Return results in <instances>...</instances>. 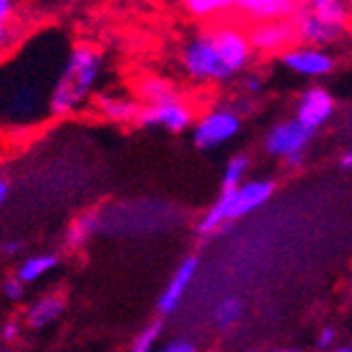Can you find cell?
<instances>
[{"label":"cell","mask_w":352,"mask_h":352,"mask_svg":"<svg viewBox=\"0 0 352 352\" xmlns=\"http://www.w3.org/2000/svg\"><path fill=\"white\" fill-rule=\"evenodd\" d=\"M175 57L182 76L203 89L236 82L255 61L247 23L232 15L201 23L184 38Z\"/></svg>","instance_id":"6da1fadb"},{"label":"cell","mask_w":352,"mask_h":352,"mask_svg":"<svg viewBox=\"0 0 352 352\" xmlns=\"http://www.w3.org/2000/svg\"><path fill=\"white\" fill-rule=\"evenodd\" d=\"M106 55L91 43H74L59 61L49 89L47 112L51 118H66L91 106L106 78Z\"/></svg>","instance_id":"7a4b0ae2"},{"label":"cell","mask_w":352,"mask_h":352,"mask_svg":"<svg viewBox=\"0 0 352 352\" xmlns=\"http://www.w3.org/2000/svg\"><path fill=\"white\" fill-rule=\"evenodd\" d=\"M276 192V182L270 177H255L247 179L236 188H223L217 201L205 211L199 219L197 230L201 236H217L234 221L245 215L262 209Z\"/></svg>","instance_id":"3957f363"},{"label":"cell","mask_w":352,"mask_h":352,"mask_svg":"<svg viewBox=\"0 0 352 352\" xmlns=\"http://www.w3.org/2000/svg\"><path fill=\"white\" fill-rule=\"evenodd\" d=\"M296 43L333 47L352 34V0H331L321 7H300L294 17Z\"/></svg>","instance_id":"277c9868"},{"label":"cell","mask_w":352,"mask_h":352,"mask_svg":"<svg viewBox=\"0 0 352 352\" xmlns=\"http://www.w3.org/2000/svg\"><path fill=\"white\" fill-rule=\"evenodd\" d=\"M243 120L245 116L236 110L234 102L207 106L197 112V118L190 126L192 142L203 152L221 148L239 138Z\"/></svg>","instance_id":"5b68a950"},{"label":"cell","mask_w":352,"mask_h":352,"mask_svg":"<svg viewBox=\"0 0 352 352\" xmlns=\"http://www.w3.org/2000/svg\"><path fill=\"white\" fill-rule=\"evenodd\" d=\"M314 133L296 118H283L274 122L264 133L262 148L268 156L285 163L289 169H298L306 161V150L312 142Z\"/></svg>","instance_id":"8992f818"},{"label":"cell","mask_w":352,"mask_h":352,"mask_svg":"<svg viewBox=\"0 0 352 352\" xmlns=\"http://www.w3.org/2000/svg\"><path fill=\"white\" fill-rule=\"evenodd\" d=\"M43 74H25L21 70H15V76L9 80L13 82L7 93V116L15 122H32L34 118L47 114V100L49 91H43L38 82H43Z\"/></svg>","instance_id":"52a82bcc"},{"label":"cell","mask_w":352,"mask_h":352,"mask_svg":"<svg viewBox=\"0 0 352 352\" xmlns=\"http://www.w3.org/2000/svg\"><path fill=\"white\" fill-rule=\"evenodd\" d=\"M197 112H199L197 106L182 93L177 98L165 102L142 106L138 124L144 126V129H163L169 133H184L195 122Z\"/></svg>","instance_id":"ba28073f"},{"label":"cell","mask_w":352,"mask_h":352,"mask_svg":"<svg viewBox=\"0 0 352 352\" xmlns=\"http://www.w3.org/2000/svg\"><path fill=\"white\" fill-rule=\"evenodd\" d=\"M278 61L287 72L306 80H323L331 76L338 68L336 57L329 49L302 43H296L287 51H283L278 55Z\"/></svg>","instance_id":"9c48e42d"},{"label":"cell","mask_w":352,"mask_h":352,"mask_svg":"<svg viewBox=\"0 0 352 352\" xmlns=\"http://www.w3.org/2000/svg\"><path fill=\"white\" fill-rule=\"evenodd\" d=\"M247 34L255 57H278L296 45L292 19H266L247 25Z\"/></svg>","instance_id":"30bf717a"},{"label":"cell","mask_w":352,"mask_h":352,"mask_svg":"<svg viewBox=\"0 0 352 352\" xmlns=\"http://www.w3.org/2000/svg\"><path fill=\"white\" fill-rule=\"evenodd\" d=\"M336 110H338V102L329 89H325L323 85H308L298 95L294 116L308 131L316 133L331 122V118L336 116Z\"/></svg>","instance_id":"8fae6325"},{"label":"cell","mask_w":352,"mask_h":352,"mask_svg":"<svg viewBox=\"0 0 352 352\" xmlns=\"http://www.w3.org/2000/svg\"><path fill=\"white\" fill-rule=\"evenodd\" d=\"M89 108L104 122L120 124V126L138 124L142 112V104L133 95V91H124V89H102L93 98Z\"/></svg>","instance_id":"7c38bea8"},{"label":"cell","mask_w":352,"mask_h":352,"mask_svg":"<svg viewBox=\"0 0 352 352\" xmlns=\"http://www.w3.org/2000/svg\"><path fill=\"white\" fill-rule=\"evenodd\" d=\"M228 15L243 23H255L266 19H292L300 9L298 0H226Z\"/></svg>","instance_id":"4fadbf2b"},{"label":"cell","mask_w":352,"mask_h":352,"mask_svg":"<svg viewBox=\"0 0 352 352\" xmlns=\"http://www.w3.org/2000/svg\"><path fill=\"white\" fill-rule=\"evenodd\" d=\"M197 272H199V258L197 255H188V258H184L179 262V266L171 274L169 283L165 285L161 298H158V304H156L158 312H161L163 316H169L182 306L186 294L190 292L192 283H195V278H197Z\"/></svg>","instance_id":"5bb4252c"},{"label":"cell","mask_w":352,"mask_h":352,"mask_svg":"<svg viewBox=\"0 0 352 352\" xmlns=\"http://www.w3.org/2000/svg\"><path fill=\"white\" fill-rule=\"evenodd\" d=\"M133 95L140 100L142 106H150V104H158V102H165L171 98H177L182 95V89L163 74H156V72H148L142 74L135 82H133Z\"/></svg>","instance_id":"9a60e30c"},{"label":"cell","mask_w":352,"mask_h":352,"mask_svg":"<svg viewBox=\"0 0 352 352\" xmlns=\"http://www.w3.org/2000/svg\"><path fill=\"white\" fill-rule=\"evenodd\" d=\"M66 310V300L59 294H47L38 298L34 304H30L25 310L23 321L30 329H45L53 325Z\"/></svg>","instance_id":"2e32d148"},{"label":"cell","mask_w":352,"mask_h":352,"mask_svg":"<svg viewBox=\"0 0 352 352\" xmlns=\"http://www.w3.org/2000/svg\"><path fill=\"white\" fill-rule=\"evenodd\" d=\"M32 23H34V19L25 15L17 21L0 25V66L7 63L30 38V34L34 32V25Z\"/></svg>","instance_id":"e0dca14e"},{"label":"cell","mask_w":352,"mask_h":352,"mask_svg":"<svg viewBox=\"0 0 352 352\" xmlns=\"http://www.w3.org/2000/svg\"><path fill=\"white\" fill-rule=\"evenodd\" d=\"M175 3L192 21H197L199 25L228 15L226 0H175Z\"/></svg>","instance_id":"ac0fdd59"},{"label":"cell","mask_w":352,"mask_h":352,"mask_svg":"<svg viewBox=\"0 0 352 352\" xmlns=\"http://www.w3.org/2000/svg\"><path fill=\"white\" fill-rule=\"evenodd\" d=\"M245 314V304L241 298L236 296H226L221 298L213 310H211V321L215 325V329L219 331H230L232 327H236L241 323V318Z\"/></svg>","instance_id":"d6986e66"},{"label":"cell","mask_w":352,"mask_h":352,"mask_svg":"<svg viewBox=\"0 0 352 352\" xmlns=\"http://www.w3.org/2000/svg\"><path fill=\"white\" fill-rule=\"evenodd\" d=\"M59 266V258L53 253H38V255H30V258H25L15 276L23 283V285H30V283H36L41 280L43 276H47L49 272H53L55 268Z\"/></svg>","instance_id":"ffe728a7"},{"label":"cell","mask_w":352,"mask_h":352,"mask_svg":"<svg viewBox=\"0 0 352 352\" xmlns=\"http://www.w3.org/2000/svg\"><path fill=\"white\" fill-rule=\"evenodd\" d=\"M98 228H100V217H98V213H82V215H78L72 223H70V228H68V232H66V245L70 247V249H82L91 239H93V234L98 232Z\"/></svg>","instance_id":"44dd1931"},{"label":"cell","mask_w":352,"mask_h":352,"mask_svg":"<svg viewBox=\"0 0 352 352\" xmlns=\"http://www.w3.org/2000/svg\"><path fill=\"white\" fill-rule=\"evenodd\" d=\"M251 169V156L247 152H236L228 158L226 167H223L221 173V190L223 188H236L243 182H247Z\"/></svg>","instance_id":"7402d4cb"},{"label":"cell","mask_w":352,"mask_h":352,"mask_svg":"<svg viewBox=\"0 0 352 352\" xmlns=\"http://www.w3.org/2000/svg\"><path fill=\"white\" fill-rule=\"evenodd\" d=\"M161 336H163V321H152L133 338L126 352H154Z\"/></svg>","instance_id":"603a6c76"},{"label":"cell","mask_w":352,"mask_h":352,"mask_svg":"<svg viewBox=\"0 0 352 352\" xmlns=\"http://www.w3.org/2000/svg\"><path fill=\"white\" fill-rule=\"evenodd\" d=\"M236 85H239V91L243 93V98H251L255 100L258 95H262V91L266 89V78L262 72L258 70H247L245 74H241L236 78Z\"/></svg>","instance_id":"cb8c5ba5"},{"label":"cell","mask_w":352,"mask_h":352,"mask_svg":"<svg viewBox=\"0 0 352 352\" xmlns=\"http://www.w3.org/2000/svg\"><path fill=\"white\" fill-rule=\"evenodd\" d=\"M23 5V11L34 19V15H51V11H57L68 5V0H19Z\"/></svg>","instance_id":"d4e9b609"},{"label":"cell","mask_w":352,"mask_h":352,"mask_svg":"<svg viewBox=\"0 0 352 352\" xmlns=\"http://www.w3.org/2000/svg\"><path fill=\"white\" fill-rule=\"evenodd\" d=\"M25 15L28 13L23 11V5L19 3V0H0V25L17 21Z\"/></svg>","instance_id":"484cf974"},{"label":"cell","mask_w":352,"mask_h":352,"mask_svg":"<svg viewBox=\"0 0 352 352\" xmlns=\"http://www.w3.org/2000/svg\"><path fill=\"white\" fill-rule=\"evenodd\" d=\"M23 283L17 278V276H11V278H7L3 285H0V289H3V296L7 298V300H11V302H19L21 298H23Z\"/></svg>","instance_id":"4316f807"},{"label":"cell","mask_w":352,"mask_h":352,"mask_svg":"<svg viewBox=\"0 0 352 352\" xmlns=\"http://www.w3.org/2000/svg\"><path fill=\"white\" fill-rule=\"evenodd\" d=\"M158 352H199V348L188 340H169L158 348Z\"/></svg>","instance_id":"83f0119b"},{"label":"cell","mask_w":352,"mask_h":352,"mask_svg":"<svg viewBox=\"0 0 352 352\" xmlns=\"http://www.w3.org/2000/svg\"><path fill=\"white\" fill-rule=\"evenodd\" d=\"M336 342H338V331L333 327H323L321 331H318V338H316V346L321 350H331L336 348Z\"/></svg>","instance_id":"f1b7e54d"},{"label":"cell","mask_w":352,"mask_h":352,"mask_svg":"<svg viewBox=\"0 0 352 352\" xmlns=\"http://www.w3.org/2000/svg\"><path fill=\"white\" fill-rule=\"evenodd\" d=\"M19 331H21L19 321H7L3 329H0V338H3V342H15L19 338Z\"/></svg>","instance_id":"f546056e"},{"label":"cell","mask_w":352,"mask_h":352,"mask_svg":"<svg viewBox=\"0 0 352 352\" xmlns=\"http://www.w3.org/2000/svg\"><path fill=\"white\" fill-rule=\"evenodd\" d=\"M21 249H23V243L17 241V239H9V241H5L3 245H0V251H3L5 255H9V258H13V255H19Z\"/></svg>","instance_id":"4dcf8cb0"},{"label":"cell","mask_w":352,"mask_h":352,"mask_svg":"<svg viewBox=\"0 0 352 352\" xmlns=\"http://www.w3.org/2000/svg\"><path fill=\"white\" fill-rule=\"evenodd\" d=\"M340 167L346 169V171H352V146L342 152V156H340Z\"/></svg>","instance_id":"1f68e13d"},{"label":"cell","mask_w":352,"mask_h":352,"mask_svg":"<svg viewBox=\"0 0 352 352\" xmlns=\"http://www.w3.org/2000/svg\"><path fill=\"white\" fill-rule=\"evenodd\" d=\"M7 199H9V184L5 179H0V207L5 205Z\"/></svg>","instance_id":"d6a6232c"},{"label":"cell","mask_w":352,"mask_h":352,"mask_svg":"<svg viewBox=\"0 0 352 352\" xmlns=\"http://www.w3.org/2000/svg\"><path fill=\"white\" fill-rule=\"evenodd\" d=\"M331 0H298L300 7H321V5H327Z\"/></svg>","instance_id":"836d02e7"},{"label":"cell","mask_w":352,"mask_h":352,"mask_svg":"<svg viewBox=\"0 0 352 352\" xmlns=\"http://www.w3.org/2000/svg\"><path fill=\"white\" fill-rule=\"evenodd\" d=\"M327 352H350V348L348 346H336V348H331Z\"/></svg>","instance_id":"e575fe53"},{"label":"cell","mask_w":352,"mask_h":352,"mask_svg":"<svg viewBox=\"0 0 352 352\" xmlns=\"http://www.w3.org/2000/svg\"><path fill=\"white\" fill-rule=\"evenodd\" d=\"M274 352H302L298 348H283V350H274Z\"/></svg>","instance_id":"d590c367"},{"label":"cell","mask_w":352,"mask_h":352,"mask_svg":"<svg viewBox=\"0 0 352 352\" xmlns=\"http://www.w3.org/2000/svg\"><path fill=\"white\" fill-rule=\"evenodd\" d=\"M348 348H350V352H352V344H350V346H348Z\"/></svg>","instance_id":"8d00e7d4"},{"label":"cell","mask_w":352,"mask_h":352,"mask_svg":"<svg viewBox=\"0 0 352 352\" xmlns=\"http://www.w3.org/2000/svg\"><path fill=\"white\" fill-rule=\"evenodd\" d=\"M0 342H3V338H0Z\"/></svg>","instance_id":"74e56055"}]
</instances>
